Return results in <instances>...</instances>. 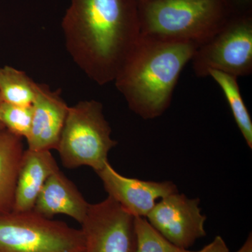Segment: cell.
<instances>
[{
    "label": "cell",
    "instance_id": "obj_18",
    "mask_svg": "<svg viewBox=\"0 0 252 252\" xmlns=\"http://www.w3.org/2000/svg\"><path fill=\"white\" fill-rule=\"evenodd\" d=\"M236 15L252 14V0H224Z\"/></svg>",
    "mask_w": 252,
    "mask_h": 252
},
{
    "label": "cell",
    "instance_id": "obj_21",
    "mask_svg": "<svg viewBox=\"0 0 252 252\" xmlns=\"http://www.w3.org/2000/svg\"><path fill=\"white\" fill-rule=\"evenodd\" d=\"M2 102V99L1 98V96H0V104H1V102ZM4 126H3V124H1V122H0V130H3V129H4Z\"/></svg>",
    "mask_w": 252,
    "mask_h": 252
},
{
    "label": "cell",
    "instance_id": "obj_10",
    "mask_svg": "<svg viewBox=\"0 0 252 252\" xmlns=\"http://www.w3.org/2000/svg\"><path fill=\"white\" fill-rule=\"evenodd\" d=\"M32 121L27 138L28 149H56L67 118L69 106L61 97V90L51 91L44 84L35 86Z\"/></svg>",
    "mask_w": 252,
    "mask_h": 252
},
{
    "label": "cell",
    "instance_id": "obj_1",
    "mask_svg": "<svg viewBox=\"0 0 252 252\" xmlns=\"http://www.w3.org/2000/svg\"><path fill=\"white\" fill-rule=\"evenodd\" d=\"M61 26L73 61L100 86L114 81L140 36L136 0H71Z\"/></svg>",
    "mask_w": 252,
    "mask_h": 252
},
{
    "label": "cell",
    "instance_id": "obj_12",
    "mask_svg": "<svg viewBox=\"0 0 252 252\" xmlns=\"http://www.w3.org/2000/svg\"><path fill=\"white\" fill-rule=\"evenodd\" d=\"M59 170L50 151L27 149L18 173L13 211H31L48 178Z\"/></svg>",
    "mask_w": 252,
    "mask_h": 252
},
{
    "label": "cell",
    "instance_id": "obj_4",
    "mask_svg": "<svg viewBox=\"0 0 252 252\" xmlns=\"http://www.w3.org/2000/svg\"><path fill=\"white\" fill-rule=\"evenodd\" d=\"M98 101L84 100L69 107L58 150L69 169L89 166L97 172L108 161V154L117 142Z\"/></svg>",
    "mask_w": 252,
    "mask_h": 252
},
{
    "label": "cell",
    "instance_id": "obj_5",
    "mask_svg": "<svg viewBox=\"0 0 252 252\" xmlns=\"http://www.w3.org/2000/svg\"><path fill=\"white\" fill-rule=\"evenodd\" d=\"M82 230L34 210L0 213V252H84Z\"/></svg>",
    "mask_w": 252,
    "mask_h": 252
},
{
    "label": "cell",
    "instance_id": "obj_20",
    "mask_svg": "<svg viewBox=\"0 0 252 252\" xmlns=\"http://www.w3.org/2000/svg\"><path fill=\"white\" fill-rule=\"evenodd\" d=\"M235 252H252V233L249 235L248 238H247L246 241L243 244L238 251Z\"/></svg>",
    "mask_w": 252,
    "mask_h": 252
},
{
    "label": "cell",
    "instance_id": "obj_15",
    "mask_svg": "<svg viewBox=\"0 0 252 252\" xmlns=\"http://www.w3.org/2000/svg\"><path fill=\"white\" fill-rule=\"evenodd\" d=\"M35 86L26 73L6 65L0 67V96L3 102L32 106L35 97Z\"/></svg>",
    "mask_w": 252,
    "mask_h": 252
},
{
    "label": "cell",
    "instance_id": "obj_17",
    "mask_svg": "<svg viewBox=\"0 0 252 252\" xmlns=\"http://www.w3.org/2000/svg\"><path fill=\"white\" fill-rule=\"evenodd\" d=\"M32 106H21L1 102L0 122L5 128L18 137L27 138L32 121Z\"/></svg>",
    "mask_w": 252,
    "mask_h": 252
},
{
    "label": "cell",
    "instance_id": "obj_6",
    "mask_svg": "<svg viewBox=\"0 0 252 252\" xmlns=\"http://www.w3.org/2000/svg\"><path fill=\"white\" fill-rule=\"evenodd\" d=\"M198 77H209L210 70L236 77L252 73V14L237 15L205 44L191 60Z\"/></svg>",
    "mask_w": 252,
    "mask_h": 252
},
{
    "label": "cell",
    "instance_id": "obj_3",
    "mask_svg": "<svg viewBox=\"0 0 252 252\" xmlns=\"http://www.w3.org/2000/svg\"><path fill=\"white\" fill-rule=\"evenodd\" d=\"M140 35L200 46L237 16L224 0H136Z\"/></svg>",
    "mask_w": 252,
    "mask_h": 252
},
{
    "label": "cell",
    "instance_id": "obj_16",
    "mask_svg": "<svg viewBox=\"0 0 252 252\" xmlns=\"http://www.w3.org/2000/svg\"><path fill=\"white\" fill-rule=\"evenodd\" d=\"M135 252H189L164 238L144 217H135Z\"/></svg>",
    "mask_w": 252,
    "mask_h": 252
},
{
    "label": "cell",
    "instance_id": "obj_2",
    "mask_svg": "<svg viewBox=\"0 0 252 252\" xmlns=\"http://www.w3.org/2000/svg\"><path fill=\"white\" fill-rule=\"evenodd\" d=\"M197 44L140 35L114 79L129 109L145 120L161 117Z\"/></svg>",
    "mask_w": 252,
    "mask_h": 252
},
{
    "label": "cell",
    "instance_id": "obj_8",
    "mask_svg": "<svg viewBox=\"0 0 252 252\" xmlns=\"http://www.w3.org/2000/svg\"><path fill=\"white\" fill-rule=\"evenodd\" d=\"M200 203V199L189 198L177 192L159 200L146 219L170 243L188 250L207 235V217L202 213Z\"/></svg>",
    "mask_w": 252,
    "mask_h": 252
},
{
    "label": "cell",
    "instance_id": "obj_13",
    "mask_svg": "<svg viewBox=\"0 0 252 252\" xmlns=\"http://www.w3.org/2000/svg\"><path fill=\"white\" fill-rule=\"evenodd\" d=\"M22 137L0 130V213L13 211L18 173L24 154Z\"/></svg>",
    "mask_w": 252,
    "mask_h": 252
},
{
    "label": "cell",
    "instance_id": "obj_11",
    "mask_svg": "<svg viewBox=\"0 0 252 252\" xmlns=\"http://www.w3.org/2000/svg\"><path fill=\"white\" fill-rule=\"evenodd\" d=\"M90 205L72 181L59 170L46 180L33 210L49 219L65 215L81 223Z\"/></svg>",
    "mask_w": 252,
    "mask_h": 252
},
{
    "label": "cell",
    "instance_id": "obj_7",
    "mask_svg": "<svg viewBox=\"0 0 252 252\" xmlns=\"http://www.w3.org/2000/svg\"><path fill=\"white\" fill-rule=\"evenodd\" d=\"M81 225L84 252H135V217L111 197L90 205Z\"/></svg>",
    "mask_w": 252,
    "mask_h": 252
},
{
    "label": "cell",
    "instance_id": "obj_19",
    "mask_svg": "<svg viewBox=\"0 0 252 252\" xmlns=\"http://www.w3.org/2000/svg\"><path fill=\"white\" fill-rule=\"evenodd\" d=\"M189 252H230L229 249L223 238L217 235L211 243L205 245L203 249L198 251H190Z\"/></svg>",
    "mask_w": 252,
    "mask_h": 252
},
{
    "label": "cell",
    "instance_id": "obj_14",
    "mask_svg": "<svg viewBox=\"0 0 252 252\" xmlns=\"http://www.w3.org/2000/svg\"><path fill=\"white\" fill-rule=\"evenodd\" d=\"M209 76L216 81L223 91L237 126L248 147L252 149V121L240 93L238 78L217 70H210Z\"/></svg>",
    "mask_w": 252,
    "mask_h": 252
},
{
    "label": "cell",
    "instance_id": "obj_9",
    "mask_svg": "<svg viewBox=\"0 0 252 252\" xmlns=\"http://www.w3.org/2000/svg\"><path fill=\"white\" fill-rule=\"evenodd\" d=\"M95 172L108 196L134 217L146 218L159 200L178 192L171 181L154 182L124 177L109 161Z\"/></svg>",
    "mask_w": 252,
    "mask_h": 252
}]
</instances>
